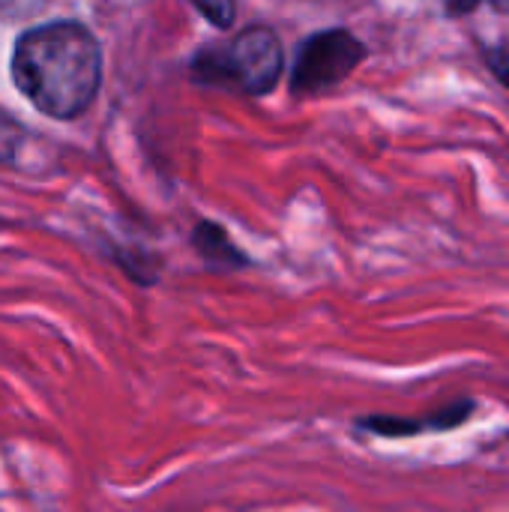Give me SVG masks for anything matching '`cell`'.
Instances as JSON below:
<instances>
[{
  "instance_id": "obj_1",
  "label": "cell",
  "mask_w": 509,
  "mask_h": 512,
  "mask_svg": "<svg viewBox=\"0 0 509 512\" xmlns=\"http://www.w3.org/2000/svg\"><path fill=\"white\" fill-rule=\"evenodd\" d=\"M12 81L45 117L75 120L102 87L99 42L75 21L30 27L12 48Z\"/></svg>"
},
{
  "instance_id": "obj_2",
  "label": "cell",
  "mask_w": 509,
  "mask_h": 512,
  "mask_svg": "<svg viewBox=\"0 0 509 512\" xmlns=\"http://www.w3.org/2000/svg\"><path fill=\"white\" fill-rule=\"evenodd\" d=\"M285 69V51L270 27H246L231 42L204 45L192 60L198 84L225 87L246 96H264L276 87Z\"/></svg>"
},
{
  "instance_id": "obj_3",
  "label": "cell",
  "mask_w": 509,
  "mask_h": 512,
  "mask_svg": "<svg viewBox=\"0 0 509 512\" xmlns=\"http://www.w3.org/2000/svg\"><path fill=\"white\" fill-rule=\"evenodd\" d=\"M363 60H366V45L351 30L342 27L321 30L300 45L291 69V90L324 93L342 84Z\"/></svg>"
},
{
  "instance_id": "obj_4",
  "label": "cell",
  "mask_w": 509,
  "mask_h": 512,
  "mask_svg": "<svg viewBox=\"0 0 509 512\" xmlns=\"http://www.w3.org/2000/svg\"><path fill=\"white\" fill-rule=\"evenodd\" d=\"M474 414V402L471 399H459L453 405H447L444 411L423 417V420H405V417H366L360 420V429L381 435V438H411L420 432H447L456 429L462 423H468Z\"/></svg>"
},
{
  "instance_id": "obj_5",
  "label": "cell",
  "mask_w": 509,
  "mask_h": 512,
  "mask_svg": "<svg viewBox=\"0 0 509 512\" xmlns=\"http://www.w3.org/2000/svg\"><path fill=\"white\" fill-rule=\"evenodd\" d=\"M192 243L198 246V252L219 270H228V267H243L246 258L240 255V249L231 243V237L225 234V228L213 225V222H201L195 231H192Z\"/></svg>"
},
{
  "instance_id": "obj_6",
  "label": "cell",
  "mask_w": 509,
  "mask_h": 512,
  "mask_svg": "<svg viewBox=\"0 0 509 512\" xmlns=\"http://www.w3.org/2000/svg\"><path fill=\"white\" fill-rule=\"evenodd\" d=\"M213 27L228 30L237 18V3L234 0H189Z\"/></svg>"
},
{
  "instance_id": "obj_7",
  "label": "cell",
  "mask_w": 509,
  "mask_h": 512,
  "mask_svg": "<svg viewBox=\"0 0 509 512\" xmlns=\"http://www.w3.org/2000/svg\"><path fill=\"white\" fill-rule=\"evenodd\" d=\"M51 0H0V21H27L39 15Z\"/></svg>"
},
{
  "instance_id": "obj_8",
  "label": "cell",
  "mask_w": 509,
  "mask_h": 512,
  "mask_svg": "<svg viewBox=\"0 0 509 512\" xmlns=\"http://www.w3.org/2000/svg\"><path fill=\"white\" fill-rule=\"evenodd\" d=\"M486 63H489V69L509 87V42H501V45L489 48L486 51Z\"/></svg>"
},
{
  "instance_id": "obj_9",
  "label": "cell",
  "mask_w": 509,
  "mask_h": 512,
  "mask_svg": "<svg viewBox=\"0 0 509 512\" xmlns=\"http://www.w3.org/2000/svg\"><path fill=\"white\" fill-rule=\"evenodd\" d=\"M480 3H483V0H444V6H447V15H453V18L471 15V12H474Z\"/></svg>"
},
{
  "instance_id": "obj_10",
  "label": "cell",
  "mask_w": 509,
  "mask_h": 512,
  "mask_svg": "<svg viewBox=\"0 0 509 512\" xmlns=\"http://www.w3.org/2000/svg\"><path fill=\"white\" fill-rule=\"evenodd\" d=\"M492 3H495V6H498L501 12H509V0H492Z\"/></svg>"
}]
</instances>
